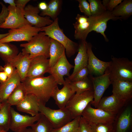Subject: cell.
Returning <instances> with one entry per match:
<instances>
[{
	"mask_svg": "<svg viewBox=\"0 0 132 132\" xmlns=\"http://www.w3.org/2000/svg\"><path fill=\"white\" fill-rule=\"evenodd\" d=\"M24 132H34L33 130L31 128L27 129Z\"/></svg>",
	"mask_w": 132,
	"mask_h": 132,
	"instance_id": "48",
	"label": "cell"
},
{
	"mask_svg": "<svg viewBox=\"0 0 132 132\" xmlns=\"http://www.w3.org/2000/svg\"><path fill=\"white\" fill-rule=\"evenodd\" d=\"M41 32H43L50 38L54 39L64 46L65 54L70 57L77 51L79 44L68 38L60 27L58 17L50 25L41 28Z\"/></svg>",
	"mask_w": 132,
	"mask_h": 132,
	"instance_id": "2",
	"label": "cell"
},
{
	"mask_svg": "<svg viewBox=\"0 0 132 132\" xmlns=\"http://www.w3.org/2000/svg\"><path fill=\"white\" fill-rule=\"evenodd\" d=\"M62 1L61 0H51L47 4L46 9L42 11L40 15L46 16L52 18L54 20L57 18L60 11Z\"/></svg>",
	"mask_w": 132,
	"mask_h": 132,
	"instance_id": "32",
	"label": "cell"
},
{
	"mask_svg": "<svg viewBox=\"0 0 132 132\" xmlns=\"http://www.w3.org/2000/svg\"><path fill=\"white\" fill-rule=\"evenodd\" d=\"M31 59L29 54L22 52L19 53L8 62L15 68L21 77L22 82L26 78Z\"/></svg>",
	"mask_w": 132,
	"mask_h": 132,
	"instance_id": "22",
	"label": "cell"
},
{
	"mask_svg": "<svg viewBox=\"0 0 132 132\" xmlns=\"http://www.w3.org/2000/svg\"><path fill=\"white\" fill-rule=\"evenodd\" d=\"M3 1L5 3L9 4L10 6H16L15 0H3Z\"/></svg>",
	"mask_w": 132,
	"mask_h": 132,
	"instance_id": "46",
	"label": "cell"
},
{
	"mask_svg": "<svg viewBox=\"0 0 132 132\" xmlns=\"http://www.w3.org/2000/svg\"><path fill=\"white\" fill-rule=\"evenodd\" d=\"M19 53L18 48L9 42L0 43V57L5 64L16 56Z\"/></svg>",
	"mask_w": 132,
	"mask_h": 132,
	"instance_id": "27",
	"label": "cell"
},
{
	"mask_svg": "<svg viewBox=\"0 0 132 132\" xmlns=\"http://www.w3.org/2000/svg\"><path fill=\"white\" fill-rule=\"evenodd\" d=\"M127 103L112 94L101 98L97 108L116 115Z\"/></svg>",
	"mask_w": 132,
	"mask_h": 132,
	"instance_id": "23",
	"label": "cell"
},
{
	"mask_svg": "<svg viewBox=\"0 0 132 132\" xmlns=\"http://www.w3.org/2000/svg\"><path fill=\"white\" fill-rule=\"evenodd\" d=\"M79 132H93L89 122L81 116L79 121Z\"/></svg>",
	"mask_w": 132,
	"mask_h": 132,
	"instance_id": "40",
	"label": "cell"
},
{
	"mask_svg": "<svg viewBox=\"0 0 132 132\" xmlns=\"http://www.w3.org/2000/svg\"><path fill=\"white\" fill-rule=\"evenodd\" d=\"M114 16L126 20L132 15V0H124L118 5L111 12Z\"/></svg>",
	"mask_w": 132,
	"mask_h": 132,
	"instance_id": "28",
	"label": "cell"
},
{
	"mask_svg": "<svg viewBox=\"0 0 132 132\" xmlns=\"http://www.w3.org/2000/svg\"><path fill=\"white\" fill-rule=\"evenodd\" d=\"M11 119L10 129L14 132H24L29 126L31 127L39 118L41 113L34 116L20 114L13 108H11Z\"/></svg>",
	"mask_w": 132,
	"mask_h": 132,
	"instance_id": "8",
	"label": "cell"
},
{
	"mask_svg": "<svg viewBox=\"0 0 132 132\" xmlns=\"http://www.w3.org/2000/svg\"><path fill=\"white\" fill-rule=\"evenodd\" d=\"M41 29L29 24L18 28L10 29L9 35L0 40V43L26 41L29 42L33 37L41 32Z\"/></svg>",
	"mask_w": 132,
	"mask_h": 132,
	"instance_id": "7",
	"label": "cell"
},
{
	"mask_svg": "<svg viewBox=\"0 0 132 132\" xmlns=\"http://www.w3.org/2000/svg\"><path fill=\"white\" fill-rule=\"evenodd\" d=\"M68 79L70 87L76 94H79L87 91H93L92 83L90 77H88L83 80L76 82H71Z\"/></svg>",
	"mask_w": 132,
	"mask_h": 132,
	"instance_id": "29",
	"label": "cell"
},
{
	"mask_svg": "<svg viewBox=\"0 0 132 132\" xmlns=\"http://www.w3.org/2000/svg\"><path fill=\"white\" fill-rule=\"evenodd\" d=\"M30 0H15L16 6L23 9H24L26 4Z\"/></svg>",
	"mask_w": 132,
	"mask_h": 132,
	"instance_id": "43",
	"label": "cell"
},
{
	"mask_svg": "<svg viewBox=\"0 0 132 132\" xmlns=\"http://www.w3.org/2000/svg\"><path fill=\"white\" fill-rule=\"evenodd\" d=\"M41 114L36 123L31 127V128L34 132H51L53 129L52 125L44 115Z\"/></svg>",
	"mask_w": 132,
	"mask_h": 132,
	"instance_id": "33",
	"label": "cell"
},
{
	"mask_svg": "<svg viewBox=\"0 0 132 132\" xmlns=\"http://www.w3.org/2000/svg\"><path fill=\"white\" fill-rule=\"evenodd\" d=\"M76 21L73 24L75 29L74 36L76 39L86 41L88 34L91 31V16L88 17L78 14Z\"/></svg>",
	"mask_w": 132,
	"mask_h": 132,
	"instance_id": "18",
	"label": "cell"
},
{
	"mask_svg": "<svg viewBox=\"0 0 132 132\" xmlns=\"http://www.w3.org/2000/svg\"><path fill=\"white\" fill-rule=\"evenodd\" d=\"M24 11V18L31 26L41 28L51 24L53 22L48 16L39 15L40 10L38 7L29 4L25 7Z\"/></svg>",
	"mask_w": 132,
	"mask_h": 132,
	"instance_id": "14",
	"label": "cell"
},
{
	"mask_svg": "<svg viewBox=\"0 0 132 132\" xmlns=\"http://www.w3.org/2000/svg\"><path fill=\"white\" fill-rule=\"evenodd\" d=\"M39 101L33 94H27L23 100L16 106L19 111L29 114L34 116L39 113Z\"/></svg>",
	"mask_w": 132,
	"mask_h": 132,
	"instance_id": "25",
	"label": "cell"
},
{
	"mask_svg": "<svg viewBox=\"0 0 132 132\" xmlns=\"http://www.w3.org/2000/svg\"><path fill=\"white\" fill-rule=\"evenodd\" d=\"M87 43L86 41H81L79 44L78 53L74 59L75 65L72 74L67 78L69 80L80 69L87 66L88 56Z\"/></svg>",
	"mask_w": 132,
	"mask_h": 132,
	"instance_id": "24",
	"label": "cell"
},
{
	"mask_svg": "<svg viewBox=\"0 0 132 132\" xmlns=\"http://www.w3.org/2000/svg\"><path fill=\"white\" fill-rule=\"evenodd\" d=\"M0 109L1 108L2 106V103H1L0 102Z\"/></svg>",
	"mask_w": 132,
	"mask_h": 132,
	"instance_id": "51",
	"label": "cell"
},
{
	"mask_svg": "<svg viewBox=\"0 0 132 132\" xmlns=\"http://www.w3.org/2000/svg\"><path fill=\"white\" fill-rule=\"evenodd\" d=\"M89 74V71L87 67H85L79 70L71 79L69 80L71 82L80 81L88 77Z\"/></svg>",
	"mask_w": 132,
	"mask_h": 132,
	"instance_id": "37",
	"label": "cell"
},
{
	"mask_svg": "<svg viewBox=\"0 0 132 132\" xmlns=\"http://www.w3.org/2000/svg\"><path fill=\"white\" fill-rule=\"evenodd\" d=\"M2 103L0 109V128L7 132L10 129L11 106L7 102Z\"/></svg>",
	"mask_w": 132,
	"mask_h": 132,
	"instance_id": "31",
	"label": "cell"
},
{
	"mask_svg": "<svg viewBox=\"0 0 132 132\" xmlns=\"http://www.w3.org/2000/svg\"><path fill=\"white\" fill-rule=\"evenodd\" d=\"M38 7L40 10L44 11L47 9V4L44 1L41 2L39 3Z\"/></svg>",
	"mask_w": 132,
	"mask_h": 132,
	"instance_id": "45",
	"label": "cell"
},
{
	"mask_svg": "<svg viewBox=\"0 0 132 132\" xmlns=\"http://www.w3.org/2000/svg\"><path fill=\"white\" fill-rule=\"evenodd\" d=\"M0 4L2 6V10L0 13V28L1 26L4 22L8 14L7 7L2 2L0 1Z\"/></svg>",
	"mask_w": 132,
	"mask_h": 132,
	"instance_id": "41",
	"label": "cell"
},
{
	"mask_svg": "<svg viewBox=\"0 0 132 132\" xmlns=\"http://www.w3.org/2000/svg\"><path fill=\"white\" fill-rule=\"evenodd\" d=\"M106 69L111 82L116 80L132 81V61L127 58H117L112 56Z\"/></svg>",
	"mask_w": 132,
	"mask_h": 132,
	"instance_id": "4",
	"label": "cell"
},
{
	"mask_svg": "<svg viewBox=\"0 0 132 132\" xmlns=\"http://www.w3.org/2000/svg\"><path fill=\"white\" fill-rule=\"evenodd\" d=\"M65 52L57 62L52 67L49 68L48 73L54 78L58 84L64 85L65 80V76L69 77L71 69L74 66L70 64L66 57Z\"/></svg>",
	"mask_w": 132,
	"mask_h": 132,
	"instance_id": "12",
	"label": "cell"
},
{
	"mask_svg": "<svg viewBox=\"0 0 132 132\" xmlns=\"http://www.w3.org/2000/svg\"><path fill=\"white\" fill-rule=\"evenodd\" d=\"M65 84L62 88L60 89L57 86L54 90L51 97L59 109L65 107L68 102L75 94L70 87L68 80L66 78Z\"/></svg>",
	"mask_w": 132,
	"mask_h": 132,
	"instance_id": "21",
	"label": "cell"
},
{
	"mask_svg": "<svg viewBox=\"0 0 132 132\" xmlns=\"http://www.w3.org/2000/svg\"><path fill=\"white\" fill-rule=\"evenodd\" d=\"M132 123V109L128 105L122 108L116 115L113 123L114 132H129Z\"/></svg>",
	"mask_w": 132,
	"mask_h": 132,
	"instance_id": "13",
	"label": "cell"
},
{
	"mask_svg": "<svg viewBox=\"0 0 132 132\" xmlns=\"http://www.w3.org/2000/svg\"><path fill=\"white\" fill-rule=\"evenodd\" d=\"M16 68L9 63L5 64L3 67V71L6 74L8 77L11 76L13 74Z\"/></svg>",
	"mask_w": 132,
	"mask_h": 132,
	"instance_id": "42",
	"label": "cell"
},
{
	"mask_svg": "<svg viewBox=\"0 0 132 132\" xmlns=\"http://www.w3.org/2000/svg\"><path fill=\"white\" fill-rule=\"evenodd\" d=\"M90 5L91 16L96 17L107 11L100 0H88Z\"/></svg>",
	"mask_w": 132,
	"mask_h": 132,
	"instance_id": "35",
	"label": "cell"
},
{
	"mask_svg": "<svg viewBox=\"0 0 132 132\" xmlns=\"http://www.w3.org/2000/svg\"><path fill=\"white\" fill-rule=\"evenodd\" d=\"M50 38L43 32H40L32 37L28 42L21 44L22 52L28 54L31 59L42 55L48 58L49 57Z\"/></svg>",
	"mask_w": 132,
	"mask_h": 132,
	"instance_id": "3",
	"label": "cell"
},
{
	"mask_svg": "<svg viewBox=\"0 0 132 132\" xmlns=\"http://www.w3.org/2000/svg\"><path fill=\"white\" fill-rule=\"evenodd\" d=\"M27 94L24 85L21 82L10 95L7 102L11 106H16L23 100Z\"/></svg>",
	"mask_w": 132,
	"mask_h": 132,
	"instance_id": "30",
	"label": "cell"
},
{
	"mask_svg": "<svg viewBox=\"0 0 132 132\" xmlns=\"http://www.w3.org/2000/svg\"><path fill=\"white\" fill-rule=\"evenodd\" d=\"M90 78L92 83L94 93L93 100L90 103L97 108L105 91L111 84V81L109 74L107 69L102 75L95 77L91 76Z\"/></svg>",
	"mask_w": 132,
	"mask_h": 132,
	"instance_id": "11",
	"label": "cell"
},
{
	"mask_svg": "<svg viewBox=\"0 0 132 132\" xmlns=\"http://www.w3.org/2000/svg\"><path fill=\"white\" fill-rule=\"evenodd\" d=\"M122 0H103L102 3L107 11L112 12Z\"/></svg>",
	"mask_w": 132,
	"mask_h": 132,
	"instance_id": "39",
	"label": "cell"
},
{
	"mask_svg": "<svg viewBox=\"0 0 132 132\" xmlns=\"http://www.w3.org/2000/svg\"><path fill=\"white\" fill-rule=\"evenodd\" d=\"M39 111L48 120L54 129L60 128L73 120L70 112L66 107L53 109L39 103Z\"/></svg>",
	"mask_w": 132,
	"mask_h": 132,
	"instance_id": "5",
	"label": "cell"
},
{
	"mask_svg": "<svg viewBox=\"0 0 132 132\" xmlns=\"http://www.w3.org/2000/svg\"><path fill=\"white\" fill-rule=\"evenodd\" d=\"M3 71V67L0 66V72Z\"/></svg>",
	"mask_w": 132,
	"mask_h": 132,
	"instance_id": "50",
	"label": "cell"
},
{
	"mask_svg": "<svg viewBox=\"0 0 132 132\" xmlns=\"http://www.w3.org/2000/svg\"><path fill=\"white\" fill-rule=\"evenodd\" d=\"M81 116L78 117L57 129H53L51 132H79V122Z\"/></svg>",
	"mask_w": 132,
	"mask_h": 132,
	"instance_id": "34",
	"label": "cell"
},
{
	"mask_svg": "<svg viewBox=\"0 0 132 132\" xmlns=\"http://www.w3.org/2000/svg\"><path fill=\"white\" fill-rule=\"evenodd\" d=\"M22 82L21 77L16 69L13 74L8 77L5 82L0 83V102H7V99L15 88Z\"/></svg>",
	"mask_w": 132,
	"mask_h": 132,
	"instance_id": "20",
	"label": "cell"
},
{
	"mask_svg": "<svg viewBox=\"0 0 132 132\" xmlns=\"http://www.w3.org/2000/svg\"><path fill=\"white\" fill-rule=\"evenodd\" d=\"M93 91H87L81 94H75L70 99L65 107L70 112L73 119L81 116L88 105L93 101Z\"/></svg>",
	"mask_w": 132,
	"mask_h": 132,
	"instance_id": "6",
	"label": "cell"
},
{
	"mask_svg": "<svg viewBox=\"0 0 132 132\" xmlns=\"http://www.w3.org/2000/svg\"><path fill=\"white\" fill-rule=\"evenodd\" d=\"M78 7L80 11L85 16L88 17L91 16L89 3L86 0H78Z\"/></svg>",
	"mask_w": 132,
	"mask_h": 132,
	"instance_id": "38",
	"label": "cell"
},
{
	"mask_svg": "<svg viewBox=\"0 0 132 132\" xmlns=\"http://www.w3.org/2000/svg\"><path fill=\"white\" fill-rule=\"evenodd\" d=\"M8 15L0 27L10 29L17 28L29 24L24 17V9L9 5Z\"/></svg>",
	"mask_w": 132,
	"mask_h": 132,
	"instance_id": "10",
	"label": "cell"
},
{
	"mask_svg": "<svg viewBox=\"0 0 132 132\" xmlns=\"http://www.w3.org/2000/svg\"><path fill=\"white\" fill-rule=\"evenodd\" d=\"M113 94L127 103L132 98V81L116 80L111 82Z\"/></svg>",
	"mask_w": 132,
	"mask_h": 132,
	"instance_id": "17",
	"label": "cell"
},
{
	"mask_svg": "<svg viewBox=\"0 0 132 132\" xmlns=\"http://www.w3.org/2000/svg\"><path fill=\"white\" fill-rule=\"evenodd\" d=\"M87 46L88 56L87 67L89 74L96 77L103 75L109 66L110 62L103 61L98 58L93 52L90 43L87 42Z\"/></svg>",
	"mask_w": 132,
	"mask_h": 132,
	"instance_id": "16",
	"label": "cell"
},
{
	"mask_svg": "<svg viewBox=\"0 0 132 132\" xmlns=\"http://www.w3.org/2000/svg\"><path fill=\"white\" fill-rule=\"evenodd\" d=\"M89 123L93 132H114L113 123Z\"/></svg>",
	"mask_w": 132,
	"mask_h": 132,
	"instance_id": "36",
	"label": "cell"
},
{
	"mask_svg": "<svg viewBox=\"0 0 132 132\" xmlns=\"http://www.w3.org/2000/svg\"><path fill=\"white\" fill-rule=\"evenodd\" d=\"M8 78L6 74L3 71L0 72V83L5 82Z\"/></svg>",
	"mask_w": 132,
	"mask_h": 132,
	"instance_id": "44",
	"label": "cell"
},
{
	"mask_svg": "<svg viewBox=\"0 0 132 132\" xmlns=\"http://www.w3.org/2000/svg\"><path fill=\"white\" fill-rule=\"evenodd\" d=\"M0 132H8L4 130L2 128H0Z\"/></svg>",
	"mask_w": 132,
	"mask_h": 132,
	"instance_id": "49",
	"label": "cell"
},
{
	"mask_svg": "<svg viewBox=\"0 0 132 132\" xmlns=\"http://www.w3.org/2000/svg\"><path fill=\"white\" fill-rule=\"evenodd\" d=\"M49 69V59L40 55L31 59L26 77L31 78L43 76Z\"/></svg>",
	"mask_w": 132,
	"mask_h": 132,
	"instance_id": "15",
	"label": "cell"
},
{
	"mask_svg": "<svg viewBox=\"0 0 132 132\" xmlns=\"http://www.w3.org/2000/svg\"><path fill=\"white\" fill-rule=\"evenodd\" d=\"M27 94L35 96L39 103L45 104L58 84L51 75L33 78L26 77L22 82Z\"/></svg>",
	"mask_w": 132,
	"mask_h": 132,
	"instance_id": "1",
	"label": "cell"
},
{
	"mask_svg": "<svg viewBox=\"0 0 132 132\" xmlns=\"http://www.w3.org/2000/svg\"><path fill=\"white\" fill-rule=\"evenodd\" d=\"M65 52L63 45L56 40L50 38L49 49V67H53Z\"/></svg>",
	"mask_w": 132,
	"mask_h": 132,
	"instance_id": "26",
	"label": "cell"
},
{
	"mask_svg": "<svg viewBox=\"0 0 132 132\" xmlns=\"http://www.w3.org/2000/svg\"><path fill=\"white\" fill-rule=\"evenodd\" d=\"M90 103L83 111L81 116L89 122L113 123L116 115L98 108H93Z\"/></svg>",
	"mask_w": 132,
	"mask_h": 132,
	"instance_id": "9",
	"label": "cell"
},
{
	"mask_svg": "<svg viewBox=\"0 0 132 132\" xmlns=\"http://www.w3.org/2000/svg\"><path fill=\"white\" fill-rule=\"evenodd\" d=\"M9 34L8 32L5 33L0 34V40L7 36Z\"/></svg>",
	"mask_w": 132,
	"mask_h": 132,
	"instance_id": "47",
	"label": "cell"
},
{
	"mask_svg": "<svg viewBox=\"0 0 132 132\" xmlns=\"http://www.w3.org/2000/svg\"><path fill=\"white\" fill-rule=\"evenodd\" d=\"M91 31L100 33L103 36L105 40L108 42L109 40L104 32L107 28L108 21L110 20L115 21L121 19L120 17L113 16L111 12L107 11L104 13L96 17L91 16Z\"/></svg>",
	"mask_w": 132,
	"mask_h": 132,
	"instance_id": "19",
	"label": "cell"
}]
</instances>
